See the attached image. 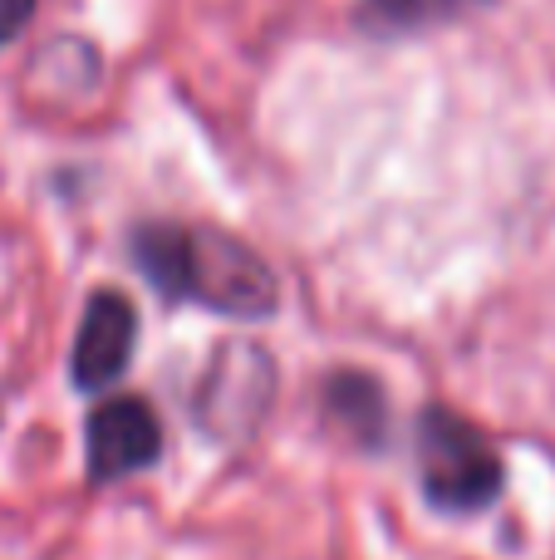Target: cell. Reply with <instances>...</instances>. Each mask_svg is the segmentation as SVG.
<instances>
[{
	"label": "cell",
	"instance_id": "5b68a950",
	"mask_svg": "<svg viewBox=\"0 0 555 560\" xmlns=\"http://www.w3.org/2000/svg\"><path fill=\"white\" fill-rule=\"evenodd\" d=\"M138 345V315L118 290H94L84 319L74 335V354H69V378L79 388H104L128 369Z\"/></svg>",
	"mask_w": 555,
	"mask_h": 560
},
{
	"label": "cell",
	"instance_id": "52a82bcc",
	"mask_svg": "<svg viewBox=\"0 0 555 560\" xmlns=\"http://www.w3.org/2000/svg\"><path fill=\"white\" fill-rule=\"evenodd\" d=\"M330 408H334V418L354 433V443H379V433H383V394H379L374 378L340 374L330 384Z\"/></svg>",
	"mask_w": 555,
	"mask_h": 560
},
{
	"label": "cell",
	"instance_id": "6da1fadb",
	"mask_svg": "<svg viewBox=\"0 0 555 560\" xmlns=\"http://www.w3.org/2000/svg\"><path fill=\"white\" fill-rule=\"evenodd\" d=\"M133 261L167 300H197L216 315L265 319L281 305L271 266L216 226H143L133 236Z\"/></svg>",
	"mask_w": 555,
	"mask_h": 560
},
{
	"label": "cell",
	"instance_id": "3957f363",
	"mask_svg": "<svg viewBox=\"0 0 555 560\" xmlns=\"http://www.w3.org/2000/svg\"><path fill=\"white\" fill-rule=\"evenodd\" d=\"M275 388V369L261 349L251 345H226L222 354L206 364L202 384L192 394V413L202 418L206 433L236 438L246 428H256V418L265 413Z\"/></svg>",
	"mask_w": 555,
	"mask_h": 560
},
{
	"label": "cell",
	"instance_id": "277c9868",
	"mask_svg": "<svg viewBox=\"0 0 555 560\" xmlns=\"http://www.w3.org/2000/svg\"><path fill=\"white\" fill-rule=\"evenodd\" d=\"M163 453V428L143 398H108L88 413V472L98 482L143 472Z\"/></svg>",
	"mask_w": 555,
	"mask_h": 560
},
{
	"label": "cell",
	"instance_id": "8992f818",
	"mask_svg": "<svg viewBox=\"0 0 555 560\" xmlns=\"http://www.w3.org/2000/svg\"><path fill=\"white\" fill-rule=\"evenodd\" d=\"M482 0H364L359 20L379 35H403V30H428L442 25V20L468 15Z\"/></svg>",
	"mask_w": 555,
	"mask_h": 560
},
{
	"label": "cell",
	"instance_id": "7a4b0ae2",
	"mask_svg": "<svg viewBox=\"0 0 555 560\" xmlns=\"http://www.w3.org/2000/svg\"><path fill=\"white\" fill-rule=\"evenodd\" d=\"M418 463L423 492L442 512H482L501 492V457L468 418L448 408H428L418 418Z\"/></svg>",
	"mask_w": 555,
	"mask_h": 560
},
{
	"label": "cell",
	"instance_id": "ba28073f",
	"mask_svg": "<svg viewBox=\"0 0 555 560\" xmlns=\"http://www.w3.org/2000/svg\"><path fill=\"white\" fill-rule=\"evenodd\" d=\"M29 15H35V0H0V45H10L29 25Z\"/></svg>",
	"mask_w": 555,
	"mask_h": 560
}]
</instances>
